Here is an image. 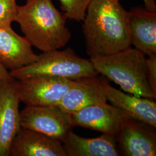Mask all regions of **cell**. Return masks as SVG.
Listing matches in <instances>:
<instances>
[{"label": "cell", "mask_w": 156, "mask_h": 156, "mask_svg": "<svg viewBox=\"0 0 156 156\" xmlns=\"http://www.w3.org/2000/svg\"><path fill=\"white\" fill-rule=\"evenodd\" d=\"M82 22L90 57L111 55L131 47L128 12L119 1L92 0Z\"/></svg>", "instance_id": "obj_1"}, {"label": "cell", "mask_w": 156, "mask_h": 156, "mask_svg": "<svg viewBox=\"0 0 156 156\" xmlns=\"http://www.w3.org/2000/svg\"><path fill=\"white\" fill-rule=\"evenodd\" d=\"M67 20L51 0H26L17 5L15 22L32 46L46 52L66 46L71 38Z\"/></svg>", "instance_id": "obj_2"}, {"label": "cell", "mask_w": 156, "mask_h": 156, "mask_svg": "<svg viewBox=\"0 0 156 156\" xmlns=\"http://www.w3.org/2000/svg\"><path fill=\"white\" fill-rule=\"evenodd\" d=\"M131 47L117 53L90 57L98 74L117 84L126 93L149 99H156L147 79V57Z\"/></svg>", "instance_id": "obj_3"}, {"label": "cell", "mask_w": 156, "mask_h": 156, "mask_svg": "<svg viewBox=\"0 0 156 156\" xmlns=\"http://www.w3.org/2000/svg\"><path fill=\"white\" fill-rule=\"evenodd\" d=\"M9 73L16 80L39 75L72 80L98 75L90 59L78 56L70 48L63 50L57 49L43 52L33 63L9 71Z\"/></svg>", "instance_id": "obj_4"}, {"label": "cell", "mask_w": 156, "mask_h": 156, "mask_svg": "<svg viewBox=\"0 0 156 156\" xmlns=\"http://www.w3.org/2000/svg\"><path fill=\"white\" fill-rule=\"evenodd\" d=\"M73 80L39 75L17 80V94L27 106H57Z\"/></svg>", "instance_id": "obj_5"}, {"label": "cell", "mask_w": 156, "mask_h": 156, "mask_svg": "<svg viewBox=\"0 0 156 156\" xmlns=\"http://www.w3.org/2000/svg\"><path fill=\"white\" fill-rule=\"evenodd\" d=\"M20 124L62 142L74 126L70 113L58 106H27L20 112Z\"/></svg>", "instance_id": "obj_6"}, {"label": "cell", "mask_w": 156, "mask_h": 156, "mask_svg": "<svg viewBox=\"0 0 156 156\" xmlns=\"http://www.w3.org/2000/svg\"><path fill=\"white\" fill-rule=\"evenodd\" d=\"M16 82L0 79V156H9L12 143L22 127Z\"/></svg>", "instance_id": "obj_7"}, {"label": "cell", "mask_w": 156, "mask_h": 156, "mask_svg": "<svg viewBox=\"0 0 156 156\" xmlns=\"http://www.w3.org/2000/svg\"><path fill=\"white\" fill-rule=\"evenodd\" d=\"M75 126L89 128L116 137L129 117L107 102L85 107L71 114Z\"/></svg>", "instance_id": "obj_8"}, {"label": "cell", "mask_w": 156, "mask_h": 156, "mask_svg": "<svg viewBox=\"0 0 156 156\" xmlns=\"http://www.w3.org/2000/svg\"><path fill=\"white\" fill-rule=\"evenodd\" d=\"M106 100L128 117L156 127V103L153 100L123 93L101 78Z\"/></svg>", "instance_id": "obj_9"}, {"label": "cell", "mask_w": 156, "mask_h": 156, "mask_svg": "<svg viewBox=\"0 0 156 156\" xmlns=\"http://www.w3.org/2000/svg\"><path fill=\"white\" fill-rule=\"evenodd\" d=\"M98 75L73 80V84L57 106L68 113L85 107L107 102Z\"/></svg>", "instance_id": "obj_10"}, {"label": "cell", "mask_w": 156, "mask_h": 156, "mask_svg": "<svg viewBox=\"0 0 156 156\" xmlns=\"http://www.w3.org/2000/svg\"><path fill=\"white\" fill-rule=\"evenodd\" d=\"M38 58L24 37L19 35L11 26L0 28V65L10 71L27 66Z\"/></svg>", "instance_id": "obj_11"}, {"label": "cell", "mask_w": 156, "mask_h": 156, "mask_svg": "<svg viewBox=\"0 0 156 156\" xmlns=\"http://www.w3.org/2000/svg\"><path fill=\"white\" fill-rule=\"evenodd\" d=\"M9 156H67L61 141L21 127L12 143Z\"/></svg>", "instance_id": "obj_12"}, {"label": "cell", "mask_w": 156, "mask_h": 156, "mask_svg": "<svg viewBox=\"0 0 156 156\" xmlns=\"http://www.w3.org/2000/svg\"><path fill=\"white\" fill-rule=\"evenodd\" d=\"M128 12L131 45L146 56L156 55V12L136 6Z\"/></svg>", "instance_id": "obj_13"}, {"label": "cell", "mask_w": 156, "mask_h": 156, "mask_svg": "<svg viewBox=\"0 0 156 156\" xmlns=\"http://www.w3.org/2000/svg\"><path fill=\"white\" fill-rule=\"evenodd\" d=\"M116 137L126 156H156V134L135 119H127Z\"/></svg>", "instance_id": "obj_14"}, {"label": "cell", "mask_w": 156, "mask_h": 156, "mask_svg": "<svg viewBox=\"0 0 156 156\" xmlns=\"http://www.w3.org/2000/svg\"><path fill=\"white\" fill-rule=\"evenodd\" d=\"M115 140L104 134L94 138H83L72 130L62 143L67 156H119Z\"/></svg>", "instance_id": "obj_15"}, {"label": "cell", "mask_w": 156, "mask_h": 156, "mask_svg": "<svg viewBox=\"0 0 156 156\" xmlns=\"http://www.w3.org/2000/svg\"><path fill=\"white\" fill-rule=\"evenodd\" d=\"M62 12L67 19L82 22L87 7L92 0H58Z\"/></svg>", "instance_id": "obj_16"}, {"label": "cell", "mask_w": 156, "mask_h": 156, "mask_svg": "<svg viewBox=\"0 0 156 156\" xmlns=\"http://www.w3.org/2000/svg\"><path fill=\"white\" fill-rule=\"evenodd\" d=\"M16 0H0V28L11 26L16 14Z\"/></svg>", "instance_id": "obj_17"}, {"label": "cell", "mask_w": 156, "mask_h": 156, "mask_svg": "<svg viewBox=\"0 0 156 156\" xmlns=\"http://www.w3.org/2000/svg\"><path fill=\"white\" fill-rule=\"evenodd\" d=\"M146 66L147 82L152 92L156 96V55L148 56Z\"/></svg>", "instance_id": "obj_18"}, {"label": "cell", "mask_w": 156, "mask_h": 156, "mask_svg": "<svg viewBox=\"0 0 156 156\" xmlns=\"http://www.w3.org/2000/svg\"><path fill=\"white\" fill-rule=\"evenodd\" d=\"M119 1L120 0H115ZM144 2V7L146 9L151 12H156V3L155 0H142Z\"/></svg>", "instance_id": "obj_19"}, {"label": "cell", "mask_w": 156, "mask_h": 156, "mask_svg": "<svg viewBox=\"0 0 156 156\" xmlns=\"http://www.w3.org/2000/svg\"><path fill=\"white\" fill-rule=\"evenodd\" d=\"M14 78H12L9 72L0 65V79L4 80H11Z\"/></svg>", "instance_id": "obj_20"}]
</instances>
